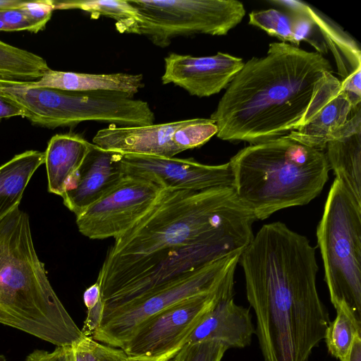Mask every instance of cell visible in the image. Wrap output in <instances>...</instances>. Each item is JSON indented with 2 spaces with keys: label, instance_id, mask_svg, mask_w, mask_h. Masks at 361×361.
<instances>
[{
  "label": "cell",
  "instance_id": "cell-34",
  "mask_svg": "<svg viewBox=\"0 0 361 361\" xmlns=\"http://www.w3.org/2000/svg\"><path fill=\"white\" fill-rule=\"evenodd\" d=\"M101 299V288L97 281L84 292L83 301L87 310L93 307Z\"/></svg>",
  "mask_w": 361,
  "mask_h": 361
},
{
  "label": "cell",
  "instance_id": "cell-1",
  "mask_svg": "<svg viewBox=\"0 0 361 361\" xmlns=\"http://www.w3.org/2000/svg\"><path fill=\"white\" fill-rule=\"evenodd\" d=\"M315 251L277 221L263 225L240 255L264 361H307L324 338L331 321L317 291Z\"/></svg>",
  "mask_w": 361,
  "mask_h": 361
},
{
  "label": "cell",
  "instance_id": "cell-38",
  "mask_svg": "<svg viewBox=\"0 0 361 361\" xmlns=\"http://www.w3.org/2000/svg\"><path fill=\"white\" fill-rule=\"evenodd\" d=\"M126 361H146V360L128 356Z\"/></svg>",
  "mask_w": 361,
  "mask_h": 361
},
{
  "label": "cell",
  "instance_id": "cell-5",
  "mask_svg": "<svg viewBox=\"0 0 361 361\" xmlns=\"http://www.w3.org/2000/svg\"><path fill=\"white\" fill-rule=\"evenodd\" d=\"M228 162L232 187L257 220L307 204L320 194L330 171L324 151L288 135L250 145Z\"/></svg>",
  "mask_w": 361,
  "mask_h": 361
},
{
  "label": "cell",
  "instance_id": "cell-13",
  "mask_svg": "<svg viewBox=\"0 0 361 361\" xmlns=\"http://www.w3.org/2000/svg\"><path fill=\"white\" fill-rule=\"evenodd\" d=\"M126 176L120 154L92 144L61 195L63 204L78 216L115 188Z\"/></svg>",
  "mask_w": 361,
  "mask_h": 361
},
{
  "label": "cell",
  "instance_id": "cell-6",
  "mask_svg": "<svg viewBox=\"0 0 361 361\" xmlns=\"http://www.w3.org/2000/svg\"><path fill=\"white\" fill-rule=\"evenodd\" d=\"M324 280L335 309L342 302L361 316V202L335 178L317 228Z\"/></svg>",
  "mask_w": 361,
  "mask_h": 361
},
{
  "label": "cell",
  "instance_id": "cell-22",
  "mask_svg": "<svg viewBox=\"0 0 361 361\" xmlns=\"http://www.w3.org/2000/svg\"><path fill=\"white\" fill-rule=\"evenodd\" d=\"M54 9H80L92 18L104 16L115 20L119 32L137 35V13L128 0L54 1Z\"/></svg>",
  "mask_w": 361,
  "mask_h": 361
},
{
  "label": "cell",
  "instance_id": "cell-28",
  "mask_svg": "<svg viewBox=\"0 0 361 361\" xmlns=\"http://www.w3.org/2000/svg\"><path fill=\"white\" fill-rule=\"evenodd\" d=\"M227 350L216 341L186 343L169 361H221Z\"/></svg>",
  "mask_w": 361,
  "mask_h": 361
},
{
  "label": "cell",
  "instance_id": "cell-4",
  "mask_svg": "<svg viewBox=\"0 0 361 361\" xmlns=\"http://www.w3.org/2000/svg\"><path fill=\"white\" fill-rule=\"evenodd\" d=\"M0 324L56 346L84 337L48 279L19 207L0 219Z\"/></svg>",
  "mask_w": 361,
  "mask_h": 361
},
{
  "label": "cell",
  "instance_id": "cell-16",
  "mask_svg": "<svg viewBox=\"0 0 361 361\" xmlns=\"http://www.w3.org/2000/svg\"><path fill=\"white\" fill-rule=\"evenodd\" d=\"M302 8L312 18L320 30L336 61L341 76V91L345 92L354 108L361 105V51L350 35L338 25L306 3Z\"/></svg>",
  "mask_w": 361,
  "mask_h": 361
},
{
  "label": "cell",
  "instance_id": "cell-11",
  "mask_svg": "<svg viewBox=\"0 0 361 361\" xmlns=\"http://www.w3.org/2000/svg\"><path fill=\"white\" fill-rule=\"evenodd\" d=\"M125 175L152 181L163 188L202 190L232 186L229 162L207 165L193 159H179L144 154H121Z\"/></svg>",
  "mask_w": 361,
  "mask_h": 361
},
{
  "label": "cell",
  "instance_id": "cell-39",
  "mask_svg": "<svg viewBox=\"0 0 361 361\" xmlns=\"http://www.w3.org/2000/svg\"><path fill=\"white\" fill-rule=\"evenodd\" d=\"M0 361H6L5 357L3 355H0Z\"/></svg>",
  "mask_w": 361,
  "mask_h": 361
},
{
  "label": "cell",
  "instance_id": "cell-10",
  "mask_svg": "<svg viewBox=\"0 0 361 361\" xmlns=\"http://www.w3.org/2000/svg\"><path fill=\"white\" fill-rule=\"evenodd\" d=\"M162 189L152 181L126 175L115 188L76 216L78 231L90 239H115L150 209Z\"/></svg>",
  "mask_w": 361,
  "mask_h": 361
},
{
  "label": "cell",
  "instance_id": "cell-15",
  "mask_svg": "<svg viewBox=\"0 0 361 361\" xmlns=\"http://www.w3.org/2000/svg\"><path fill=\"white\" fill-rule=\"evenodd\" d=\"M250 309L235 304L233 291L222 295L192 332L187 343L216 341L229 348H243L255 334Z\"/></svg>",
  "mask_w": 361,
  "mask_h": 361
},
{
  "label": "cell",
  "instance_id": "cell-31",
  "mask_svg": "<svg viewBox=\"0 0 361 361\" xmlns=\"http://www.w3.org/2000/svg\"><path fill=\"white\" fill-rule=\"evenodd\" d=\"M21 7L0 10V30H27L36 33L35 26L23 13Z\"/></svg>",
  "mask_w": 361,
  "mask_h": 361
},
{
  "label": "cell",
  "instance_id": "cell-20",
  "mask_svg": "<svg viewBox=\"0 0 361 361\" xmlns=\"http://www.w3.org/2000/svg\"><path fill=\"white\" fill-rule=\"evenodd\" d=\"M356 108L347 94L340 91L313 120L288 135L309 147L324 151L327 142L345 124Z\"/></svg>",
  "mask_w": 361,
  "mask_h": 361
},
{
  "label": "cell",
  "instance_id": "cell-32",
  "mask_svg": "<svg viewBox=\"0 0 361 361\" xmlns=\"http://www.w3.org/2000/svg\"><path fill=\"white\" fill-rule=\"evenodd\" d=\"M71 346H56L51 352L35 350L25 361H70Z\"/></svg>",
  "mask_w": 361,
  "mask_h": 361
},
{
  "label": "cell",
  "instance_id": "cell-19",
  "mask_svg": "<svg viewBox=\"0 0 361 361\" xmlns=\"http://www.w3.org/2000/svg\"><path fill=\"white\" fill-rule=\"evenodd\" d=\"M92 145L82 137L73 133L57 134L49 140L44 152L49 192L61 197Z\"/></svg>",
  "mask_w": 361,
  "mask_h": 361
},
{
  "label": "cell",
  "instance_id": "cell-18",
  "mask_svg": "<svg viewBox=\"0 0 361 361\" xmlns=\"http://www.w3.org/2000/svg\"><path fill=\"white\" fill-rule=\"evenodd\" d=\"M29 87H48L72 92L113 91L133 96L144 87L143 75L127 73H85L49 68Z\"/></svg>",
  "mask_w": 361,
  "mask_h": 361
},
{
  "label": "cell",
  "instance_id": "cell-8",
  "mask_svg": "<svg viewBox=\"0 0 361 361\" xmlns=\"http://www.w3.org/2000/svg\"><path fill=\"white\" fill-rule=\"evenodd\" d=\"M138 16L137 35L155 46L196 34L225 35L245 15L236 0H128Z\"/></svg>",
  "mask_w": 361,
  "mask_h": 361
},
{
  "label": "cell",
  "instance_id": "cell-23",
  "mask_svg": "<svg viewBox=\"0 0 361 361\" xmlns=\"http://www.w3.org/2000/svg\"><path fill=\"white\" fill-rule=\"evenodd\" d=\"M49 68L42 56L0 40L1 79L36 81Z\"/></svg>",
  "mask_w": 361,
  "mask_h": 361
},
{
  "label": "cell",
  "instance_id": "cell-14",
  "mask_svg": "<svg viewBox=\"0 0 361 361\" xmlns=\"http://www.w3.org/2000/svg\"><path fill=\"white\" fill-rule=\"evenodd\" d=\"M188 121L129 127L111 126L99 130L92 142L102 149L121 154L173 157L181 151L173 143V135Z\"/></svg>",
  "mask_w": 361,
  "mask_h": 361
},
{
  "label": "cell",
  "instance_id": "cell-27",
  "mask_svg": "<svg viewBox=\"0 0 361 361\" xmlns=\"http://www.w3.org/2000/svg\"><path fill=\"white\" fill-rule=\"evenodd\" d=\"M249 24L277 37L281 42L295 44L290 17L281 11L274 8L252 11Z\"/></svg>",
  "mask_w": 361,
  "mask_h": 361
},
{
  "label": "cell",
  "instance_id": "cell-25",
  "mask_svg": "<svg viewBox=\"0 0 361 361\" xmlns=\"http://www.w3.org/2000/svg\"><path fill=\"white\" fill-rule=\"evenodd\" d=\"M270 4L286 8L292 23L295 47L302 41L312 46L316 52L323 55L329 51L327 44L312 18L302 8L300 1H269Z\"/></svg>",
  "mask_w": 361,
  "mask_h": 361
},
{
  "label": "cell",
  "instance_id": "cell-37",
  "mask_svg": "<svg viewBox=\"0 0 361 361\" xmlns=\"http://www.w3.org/2000/svg\"><path fill=\"white\" fill-rule=\"evenodd\" d=\"M27 1L0 0V10L17 8L24 6Z\"/></svg>",
  "mask_w": 361,
  "mask_h": 361
},
{
  "label": "cell",
  "instance_id": "cell-12",
  "mask_svg": "<svg viewBox=\"0 0 361 361\" xmlns=\"http://www.w3.org/2000/svg\"><path fill=\"white\" fill-rule=\"evenodd\" d=\"M244 63L222 52L207 56L171 53L164 58L161 82L178 86L192 96L210 97L226 88Z\"/></svg>",
  "mask_w": 361,
  "mask_h": 361
},
{
  "label": "cell",
  "instance_id": "cell-2",
  "mask_svg": "<svg viewBox=\"0 0 361 361\" xmlns=\"http://www.w3.org/2000/svg\"><path fill=\"white\" fill-rule=\"evenodd\" d=\"M341 89L323 55L272 42L264 56L244 63L210 118L223 140L261 143L309 123Z\"/></svg>",
  "mask_w": 361,
  "mask_h": 361
},
{
  "label": "cell",
  "instance_id": "cell-29",
  "mask_svg": "<svg viewBox=\"0 0 361 361\" xmlns=\"http://www.w3.org/2000/svg\"><path fill=\"white\" fill-rule=\"evenodd\" d=\"M84 361H126L128 355L121 348L99 343L84 336L76 343Z\"/></svg>",
  "mask_w": 361,
  "mask_h": 361
},
{
  "label": "cell",
  "instance_id": "cell-21",
  "mask_svg": "<svg viewBox=\"0 0 361 361\" xmlns=\"http://www.w3.org/2000/svg\"><path fill=\"white\" fill-rule=\"evenodd\" d=\"M44 164V152L27 150L0 166V219L18 207L37 169Z\"/></svg>",
  "mask_w": 361,
  "mask_h": 361
},
{
  "label": "cell",
  "instance_id": "cell-26",
  "mask_svg": "<svg viewBox=\"0 0 361 361\" xmlns=\"http://www.w3.org/2000/svg\"><path fill=\"white\" fill-rule=\"evenodd\" d=\"M218 132L217 126L212 118H196L178 129L173 135V142L182 152L200 147Z\"/></svg>",
  "mask_w": 361,
  "mask_h": 361
},
{
  "label": "cell",
  "instance_id": "cell-35",
  "mask_svg": "<svg viewBox=\"0 0 361 361\" xmlns=\"http://www.w3.org/2000/svg\"><path fill=\"white\" fill-rule=\"evenodd\" d=\"M23 116V111L8 100L0 97V119Z\"/></svg>",
  "mask_w": 361,
  "mask_h": 361
},
{
  "label": "cell",
  "instance_id": "cell-24",
  "mask_svg": "<svg viewBox=\"0 0 361 361\" xmlns=\"http://www.w3.org/2000/svg\"><path fill=\"white\" fill-rule=\"evenodd\" d=\"M336 310V317L327 326L324 339L329 354L341 360L349 352L355 338L361 335V316L344 302Z\"/></svg>",
  "mask_w": 361,
  "mask_h": 361
},
{
  "label": "cell",
  "instance_id": "cell-33",
  "mask_svg": "<svg viewBox=\"0 0 361 361\" xmlns=\"http://www.w3.org/2000/svg\"><path fill=\"white\" fill-rule=\"evenodd\" d=\"M104 311V302L101 299L93 307L87 310V317L84 321L81 332L84 336L91 337L99 326Z\"/></svg>",
  "mask_w": 361,
  "mask_h": 361
},
{
  "label": "cell",
  "instance_id": "cell-30",
  "mask_svg": "<svg viewBox=\"0 0 361 361\" xmlns=\"http://www.w3.org/2000/svg\"><path fill=\"white\" fill-rule=\"evenodd\" d=\"M22 11L35 26L36 33L43 30L54 9V1H27Z\"/></svg>",
  "mask_w": 361,
  "mask_h": 361
},
{
  "label": "cell",
  "instance_id": "cell-36",
  "mask_svg": "<svg viewBox=\"0 0 361 361\" xmlns=\"http://www.w3.org/2000/svg\"><path fill=\"white\" fill-rule=\"evenodd\" d=\"M340 361H361V335H357L348 354Z\"/></svg>",
  "mask_w": 361,
  "mask_h": 361
},
{
  "label": "cell",
  "instance_id": "cell-3",
  "mask_svg": "<svg viewBox=\"0 0 361 361\" xmlns=\"http://www.w3.org/2000/svg\"><path fill=\"white\" fill-rule=\"evenodd\" d=\"M256 220L232 186L163 188L150 209L115 238L97 280L102 300L176 250L206 246L226 256L243 252Z\"/></svg>",
  "mask_w": 361,
  "mask_h": 361
},
{
  "label": "cell",
  "instance_id": "cell-17",
  "mask_svg": "<svg viewBox=\"0 0 361 361\" xmlns=\"http://www.w3.org/2000/svg\"><path fill=\"white\" fill-rule=\"evenodd\" d=\"M330 168L355 200L361 202V106L327 142Z\"/></svg>",
  "mask_w": 361,
  "mask_h": 361
},
{
  "label": "cell",
  "instance_id": "cell-9",
  "mask_svg": "<svg viewBox=\"0 0 361 361\" xmlns=\"http://www.w3.org/2000/svg\"><path fill=\"white\" fill-rule=\"evenodd\" d=\"M234 275L215 290L176 303L149 317L131 333L122 350L146 361H169L224 294L233 291Z\"/></svg>",
  "mask_w": 361,
  "mask_h": 361
},
{
  "label": "cell",
  "instance_id": "cell-7",
  "mask_svg": "<svg viewBox=\"0 0 361 361\" xmlns=\"http://www.w3.org/2000/svg\"><path fill=\"white\" fill-rule=\"evenodd\" d=\"M241 253L210 262L132 301L104 310L90 338L121 349L133 330L146 319L183 300L218 288L235 274Z\"/></svg>",
  "mask_w": 361,
  "mask_h": 361
}]
</instances>
